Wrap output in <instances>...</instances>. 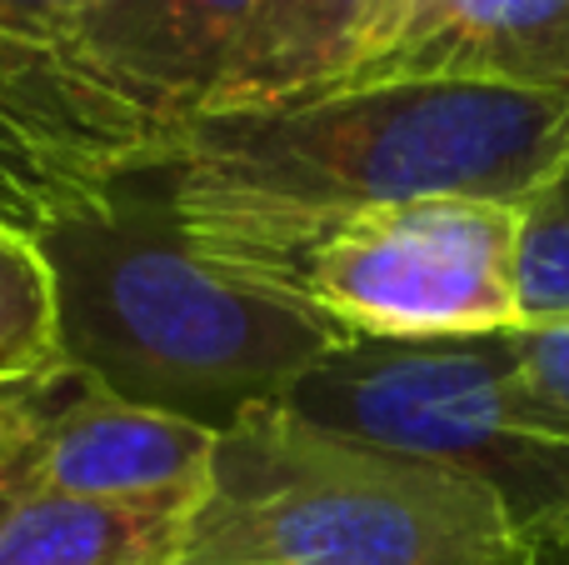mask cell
<instances>
[{
	"label": "cell",
	"mask_w": 569,
	"mask_h": 565,
	"mask_svg": "<svg viewBox=\"0 0 569 565\" xmlns=\"http://www.w3.org/2000/svg\"><path fill=\"white\" fill-rule=\"evenodd\" d=\"M565 140L560 90L405 80L200 116L166 170L190 250L240 286L295 300L305 260L345 220L440 190L525 200Z\"/></svg>",
	"instance_id": "1"
},
{
	"label": "cell",
	"mask_w": 569,
	"mask_h": 565,
	"mask_svg": "<svg viewBox=\"0 0 569 565\" xmlns=\"http://www.w3.org/2000/svg\"><path fill=\"white\" fill-rule=\"evenodd\" d=\"M36 240L56 270L66 366L140 406L220 430L350 346L295 300L206 266L176 226L170 170L120 180L106 206Z\"/></svg>",
	"instance_id": "2"
},
{
	"label": "cell",
	"mask_w": 569,
	"mask_h": 565,
	"mask_svg": "<svg viewBox=\"0 0 569 565\" xmlns=\"http://www.w3.org/2000/svg\"><path fill=\"white\" fill-rule=\"evenodd\" d=\"M176 565H540L465 470L256 400L220 426Z\"/></svg>",
	"instance_id": "3"
},
{
	"label": "cell",
	"mask_w": 569,
	"mask_h": 565,
	"mask_svg": "<svg viewBox=\"0 0 569 565\" xmlns=\"http://www.w3.org/2000/svg\"><path fill=\"white\" fill-rule=\"evenodd\" d=\"M315 426L465 470L535 551H569V420L520 390L500 336L355 340L290 386Z\"/></svg>",
	"instance_id": "4"
},
{
	"label": "cell",
	"mask_w": 569,
	"mask_h": 565,
	"mask_svg": "<svg viewBox=\"0 0 569 565\" xmlns=\"http://www.w3.org/2000/svg\"><path fill=\"white\" fill-rule=\"evenodd\" d=\"M525 206L440 190L345 220L300 270V300L355 340H485L525 326Z\"/></svg>",
	"instance_id": "5"
},
{
	"label": "cell",
	"mask_w": 569,
	"mask_h": 565,
	"mask_svg": "<svg viewBox=\"0 0 569 565\" xmlns=\"http://www.w3.org/2000/svg\"><path fill=\"white\" fill-rule=\"evenodd\" d=\"M96 0H0V220L46 236L166 170L160 130L86 50Z\"/></svg>",
	"instance_id": "6"
},
{
	"label": "cell",
	"mask_w": 569,
	"mask_h": 565,
	"mask_svg": "<svg viewBox=\"0 0 569 565\" xmlns=\"http://www.w3.org/2000/svg\"><path fill=\"white\" fill-rule=\"evenodd\" d=\"M220 430L140 406L66 366L46 416L0 476L6 496H76L106 506H200Z\"/></svg>",
	"instance_id": "7"
},
{
	"label": "cell",
	"mask_w": 569,
	"mask_h": 565,
	"mask_svg": "<svg viewBox=\"0 0 569 565\" xmlns=\"http://www.w3.org/2000/svg\"><path fill=\"white\" fill-rule=\"evenodd\" d=\"M405 80L569 96V0H405L335 90Z\"/></svg>",
	"instance_id": "8"
},
{
	"label": "cell",
	"mask_w": 569,
	"mask_h": 565,
	"mask_svg": "<svg viewBox=\"0 0 569 565\" xmlns=\"http://www.w3.org/2000/svg\"><path fill=\"white\" fill-rule=\"evenodd\" d=\"M256 0H96L86 50L170 146L210 110Z\"/></svg>",
	"instance_id": "9"
},
{
	"label": "cell",
	"mask_w": 569,
	"mask_h": 565,
	"mask_svg": "<svg viewBox=\"0 0 569 565\" xmlns=\"http://www.w3.org/2000/svg\"><path fill=\"white\" fill-rule=\"evenodd\" d=\"M395 0H256L216 110H270L335 90Z\"/></svg>",
	"instance_id": "10"
},
{
	"label": "cell",
	"mask_w": 569,
	"mask_h": 565,
	"mask_svg": "<svg viewBox=\"0 0 569 565\" xmlns=\"http://www.w3.org/2000/svg\"><path fill=\"white\" fill-rule=\"evenodd\" d=\"M190 511L0 490V565H176Z\"/></svg>",
	"instance_id": "11"
},
{
	"label": "cell",
	"mask_w": 569,
	"mask_h": 565,
	"mask_svg": "<svg viewBox=\"0 0 569 565\" xmlns=\"http://www.w3.org/2000/svg\"><path fill=\"white\" fill-rule=\"evenodd\" d=\"M60 366L56 270L30 230L0 220V390L56 376Z\"/></svg>",
	"instance_id": "12"
},
{
	"label": "cell",
	"mask_w": 569,
	"mask_h": 565,
	"mask_svg": "<svg viewBox=\"0 0 569 565\" xmlns=\"http://www.w3.org/2000/svg\"><path fill=\"white\" fill-rule=\"evenodd\" d=\"M525 206V320L569 316V140L550 160Z\"/></svg>",
	"instance_id": "13"
},
{
	"label": "cell",
	"mask_w": 569,
	"mask_h": 565,
	"mask_svg": "<svg viewBox=\"0 0 569 565\" xmlns=\"http://www.w3.org/2000/svg\"><path fill=\"white\" fill-rule=\"evenodd\" d=\"M500 350L525 396L569 420V316L525 320L520 330H505Z\"/></svg>",
	"instance_id": "14"
},
{
	"label": "cell",
	"mask_w": 569,
	"mask_h": 565,
	"mask_svg": "<svg viewBox=\"0 0 569 565\" xmlns=\"http://www.w3.org/2000/svg\"><path fill=\"white\" fill-rule=\"evenodd\" d=\"M60 376H66V366H60L56 376L30 380V386H10V390H0V476H6V466L16 460V450L30 440L36 420L46 416V406H50V396H56Z\"/></svg>",
	"instance_id": "15"
},
{
	"label": "cell",
	"mask_w": 569,
	"mask_h": 565,
	"mask_svg": "<svg viewBox=\"0 0 569 565\" xmlns=\"http://www.w3.org/2000/svg\"><path fill=\"white\" fill-rule=\"evenodd\" d=\"M405 6V0H395V6H390V16H395V10H400ZM390 16H385V20H390ZM385 20H380V26H385Z\"/></svg>",
	"instance_id": "16"
}]
</instances>
